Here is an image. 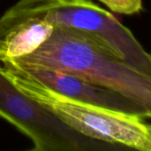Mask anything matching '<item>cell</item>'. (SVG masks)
<instances>
[{
  "label": "cell",
  "instance_id": "cell-1",
  "mask_svg": "<svg viewBox=\"0 0 151 151\" xmlns=\"http://www.w3.org/2000/svg\"><path fill=\"white\" fill-rule=\"evenodd\" d=\"M4 66L18 69L51 68L68 72L125 97L151 117V76L119 60L80 32L54 28L34 52Z\"/></svg>",
  "mask_w": 151,
  "mask_h": 151
},
{
  "label": "cell",
  "instance_id": "cell-2",
  "mask_svg": "<svg viewBox=\"0 0 151 151\" xmlns=\"http://www.w3.org/2000/svg\"><path fill=\"white\" fill-rule=\"evenodd\" d=\"M33 20L80 32L110 55L151 76V53L111 13L91 0H20L0 17V37Z\"/></svg>",
  "mask_w": 151,
  "mask_h": 151
},
{
  "label": "cell",
  "instance_id": "cell-3",
  "mask_svg": "<svg viewBox=\"0 0 151 151\" xmlns=\"http://www.w3.org/2000/svg\"><path fill=\"white\" fill-rule=\"evenodd\" d=\"M3 67L16 88L83 135L136 151H151V124L142 117L69 99L22 70Z\"/></svg>",
  "mask_w": 151,
  "mask_h": 151
},
{
  "label": "cell",
  "instance_id": "cell-4",
  "mask_svg": "<svg viewBox=\"0 0 151 151\" xmlns=\"http://www.w3.org/2000/svg\"><path fill=\"white\" fill-rule=\"evenodd\" d=\"M0 117L28 136L37 151H136L76 131L16 88L6 75L1 62Z\"/></svg>",
  "mask_w": 151,
  "mask_h": 151
},
{
  "label": "cell",
  "instance_id": "cell-5",
  "mask_svg": "<svg viewBox=\"0 0 151 151\" xmlns=\"http://www.w3.org/2000/svg\"><path fill=\"white\" fill-rule=\"evenodd\" d=\"M20 70L28 73L30 77L46 86L51 90L69 99L143 118L139 109L125 97L111 90L94 85L78 76L51 68Z\"/></svg>",
  "mask_w": 151,
  "mask_h": 151
},
{
  "label": "cell",
  "instance_id": "cell-6",
  "mask_svg": "<svg viewBox=\"0 0 151 151\" xmlns=\"http://www.w3.org/2000/svg\"><path fill=\"white\" fill-rule=\"evenodd\" d=\"M48 22L33 20L21 23L0 37V62L29 55L45 43L53 32Z\"/></svg>",
  "mask_w": 151,
  "mask_h": 151
},
{
  "label": "cell",
  "instance_id": "cell-7",
  "mask_svg": "<svg viewBox=\"0 0 151 151\" xmlns=\"http://www.w3.org/2000/svg\"><path fill=\"white\" fill-rule=\"evenodd\" d=\"M111 11L125 15L139 13L142 8V0H99Z\"/></svg>",
  "mask_w": 151,
  "mask_h": 151
},
{
  "label": "cell",
  "instance_id": "cell-8",
  "mask_svg": "<svg viewBox=\"0 0 151 151\" xmlns=\"http://www.w3.org/2000/svg\"><path fill=\"white\" fill-rule=\"evenodd\" d=\"M28 151H37V150H36L35 148H33V149H30V150H28Z\"/></svg>",
  "mask_w": 151,
  "mask_h": 151
}]
</instances>
